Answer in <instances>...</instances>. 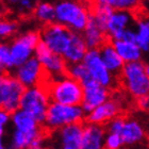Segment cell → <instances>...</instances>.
Segmentation results:
<instances>
[{"label":"cell","instance_id":"7402d4cb","mask_svg":"<svg viewBox=\"0 0 149 149\" xmlns=\"http://www.w3.org/2000/svg\"><path fill=\"white\" fill-rule=\"evenodd\" d=\"M11 116H12L13 124H14L16 129H18V130L34 131L40 127V125L37 123L36 119L29 112L22 109L17 110Z\"/></svg>","mask_w":149,"mask_h":149},{"label":"cell","instance_id":"5bb4252c","mask_svg":"<svg viewBox=\"0 0 149 149\" xmlns=\"http://www.w3.org/2000/svg\"><path fill=\"white\" fill-rule=\"evenodd\" d=\"M44 67L36 56H31L24 64L18 66L16 77L27 87L36 86L40 81Z\"/></svg>","mask_w":149,"mask_h":149},{"label":"cell","instance_id":"2e32d148","mask_svg":"<svg viewBox=\"0 0 149 149\" xmlns=\"http://www.w3.org/2000/svg\"><path fill=\"white\" fill-rule=\"evenodd\" d=\"M107 132L106 126L97 124L84 123L83 135L81 148L99 149L104 146V134Z\"/></svg>","mask_w":149,"mask_h":149},{"label":"cell","instance_id":"4316f807","mask_svg":"<svg viewBox=\"0 0 149 149\" xmlns=\"http://www.w3.org/2000/svg\"><path fill=\"white\" fill-rule=\"evenodd\" d=\"M17 30V24L12 20H2L0 24V34L2 37H10Z\"/></svg>","mask_w":149,"mask_h":149},{"label":"cell","instance_id":"5b68a950","mask_svg":"<svg viewBox=\"0 0 149 149\" xmlns=\"http://www.w3.org/2000/svg\"><path fill=\"white\" fill-rule=\"evenodd\" d=\"M86 113L79 106H67L58 102H50L46 113L45 126L50 130L74 123H84Z\"/></svg>","mask_w":149,"mask_h":149},{"label":"cell","instance_id":"e0dca14e","mask_svg":"<svg viewBox=\"0 0 149 149\" xmlns=\"http://www.w3.org/2000/svg\"><path fill=\"white\" fill-rule=\"evenodd\" d=\"M87 50L88 48L84 40V37L74 31L63 56L65 58L67 63H79L83 61Z\"/></svg>","mask_w":149,"mask_h":149},{"label":"cell","instance_id":"603a6c76","mask_svg":"<svg viewBox=\"0 0 149 149\" xmlns=\"http://www.w3.org/2000/svg\"><path fill=\"white\" fill-rule=\"evenodd\" d=\"M33 16L43 24L56 22V8L48 2H40L35 8Z\"/></svg>","mask_w":149,"mask_h":149},{"label":"cell","instance_id":"44dd1931","mask_svg":"<svg viewBox=\"0 0 149 149\" xmlns=\"http://www.w3.org/2000/svg\"><path fill=\"white\" fill-rule=\"evenodd\" d=\"M2 2L8 11L25 17L33 15L38 4L37 0H2Z\"/></svg>","mask_w":149,"mask_h":149},{"label":"cell","instance_id":"7c38bea8","mask_svg":"<svg viewBox=\"0 0 149 149\" xmlns=\"http://www.w3.org/2000/svg\"><path fill=\"white\" fill-rule=\"evenodd\" d=\"M84 86V100L82 103V108L84 112L88 114L95 108L100 106L106 100L110 98L111 91L108 87L103 86L94 78H91L83 83Z\"/></svg>","mask_w":149,"mask_h":149},{"label":"cell","instance_id":"d6a6232c","mask_svg":"<svg viewBox=\"0 0 149 149\" xmlns=\"http://www.w3.org/2000/svg\"><path fill=\"white\" fill-rule=\"evenodd\" d=\"M144 20H145V22H147V25H148V27H149V17H147V18H145V19H144Z\"/></svg>","mask_w":149,"mask_h":149},{"label":"cell","instance_id":"4dcf8cb0","mask_svg":"<svg viewBox=\"0 0 149 149\" xmlns=\"http://www.w3.org/2000/svg\"><path fill=\"white\" fill-rule=\"evenodd\" d=\"M145 70H146L147 76L149 77V64H145Z\"/></svg>","mask_w":149,"mask_h":149},{"label":"cell","instance_id":"f546056e","mask_svg":"<svg viewBox=\"0 0 149 149\" xmlns=\"http://www.w3.org/2000/svg\"><path fill=\"white\" fill-rule=\"evenodd\" d=\"M9 116H10L9 113H6V112H4V111L0 112V133H1V136H2V134H3L4 126H6V125L8 124V121H9Z\"/></svg>","mask_w":149,"mask_h":149},{"label":"cell","instance_id":"1f68e13d","mask_svg":"<svg viewBox=\"0 0 149 149\" xmlns=\"http://www.w3.org/2000/svg\"><path fill=\"white\" fill-rule=\"evenodd\" d=\"M146 141H147V143H148V145H149V131H148V132H146Z\"/></svg>","mask_w":149,"mask_h":149},{"label":"cell","instance_id":"d6986e66","mask_svg":"<svg viewBox=\"0 0 149 149\" xmlns=\"http://www.w3.org/2000/svg\"><path fill=\"white\" fill-rule=\"evenodd\" d=\"M113 46L118 52V54L121 56V59L125 62H134L140 61L141 59V48L136 43L133 42H125V40H114L112 37Z\"/></svg>","mask_w":149,"mask_h":149},{"label":"cell","instance_id":"ac0fdd59","mask_svg":"<svg viewBox=\"0 0 149 149\" xmlns=\"http://www.w3.org/2000/svg\"><path fill=\"white\" fill-rule=\"evenodd\" d=\"M120 136L123 145H133L146 140V132L136 120L127 118L120 131Z\"/></svg>","mask_w":149,"mask_h":149},{"label":"cell","instance_id":"484cf974","mask_svg":"<svg viewBox=\"0 0 149 149\" xmlns=\"http://www.w3.org/2000/svg\"><path fill=\"white\" fill-rule=\"evenodd\" d=\"M0 64L2 72H9V69L15 67L11 53V47L6 44H2L0 46Z\"/></svg>","mask_w":149,"mask_h":149},{"label":"cell","instance_id":"3957f363","mask_svg":"<svg viewBox=\"0 0 149 149\" xmlns=\"http://www.w3.org/2000/svg\"><path fill=\"white\" fill-rule=\"evenodd\" d=\"M56 22L68 26L74 31H84L88 22V10L83 3L72 0H62L54 6Z\"/></svg>","mask_w":149,"mask_h":149},{"label":"cell","instance_id":"ba28073f","mask_svg":"<svg viewBox=\"0 0 149 149\" xmlns=\"http://www.w3.org/2000/svg\"><path fill=\"white\" fill-rule=\"evenodd\" d=\"M82 62L86 65L94 79L98 81L100 84H102L103 86L108 87L111 92H115L117 88H120L118 80L110 72L106 64L103 63L98 49L87 50Z\"/></svg>","mask_w":149,"mask_h":149},{"label":"cell","instance_id":"83f0119b","mask_svg":"<svg viewBox=\"0 0 149 149\" xmlns=\"http://www.w3.org/2000/svg\"><path fill=\"white\" fill-rule=\"evenodd\" d=\"M123 145L120 134L118 133H109L104 140V147L109 149H117Z\"/></svg>","mask_w":149,"mask_h":149},{"label":"cell","instance_id":"d4e9b609","mask_svg":"<svg viewBox=\"0 0 149 149\" xmlns=\"http://www.w3.org/2000/svg\"><path fill=\"white\" fill-rule=\"evenodd\" d=\"M136 44L143 51H149V27L144 19L137 20Z\"/></svg>","mask_w":149,"mask_h":149},{"label":"cell","instance_id":"6da1fadb","mask_svg":"<svg viewBox=\"0 0 149 149\" xmlns=\"http://www.w3.org/2000/svg\"><path fill=\"white\" fill-rule=\"evenodd\" d=\"M37 87L47 94L50 102H58L67 106H82L83 103V84L69 76L56 79L45 85Z\"/></svg>","mask_w":149,"mask_h":149},{"label":"cell","instance_id":"8fae6325","mask_svg":"<svg viewBox=\"0 0 149 149\" xmlns=\"http://www.w3.org/2000/svg\"><path fill=\"white\" fill-rule=\"evenodd\" d=\"M125 113L126 112H124L123 101L120 100V98L119 97H110L109 99L106 100L97 108H95L91 113L86 114L85 123L107 126L115 117L125 114Z\"/></svg>","mask_w":149,"mask_h":149},{"label":"cell","instance_id":"f1b7e54d","mask_svg":"<svg viewBox=\"0 0 149 149\" xmlns=\"http://www.w3.org/2000/svg\"><path fill=\"white\" fill-rule=\"evenodd\" d=\"M133 106L140 111L149 112V94L134 98Z\"/></svg>","mask_w":149,"mask_h":149},{"label":"cell","instance_id":"8992f818","mask_svg":"<svg viewBox=\"0 0 149 149\" xmlns=\"http://www.w3.org/2000/svg\"><path fill=\"white\" fill-rule=\"evenodd\" d=\"M74 30L58 22L44 24L40 30V40L53 52L63 56L68 47Z\"/></svg>","mask_w":149,"mask_h":149},{"label":"cell","instance_id":"9c48e42d","mask_svg":"<svg viewBox=\"0 0 149 149\" xmlns=\"http://www.w3.org/2000/svg\"><path fill=\"white\" fill-rule=\"evenodd\" d=\"M35 54H36L35 56L42 63V65L51 74L53 80L67 76L66 74L67 61L65 58L61 54L53 52L42 40L35 48Z\"/></svg>","mask_w":149,"mask_h":149},{"label":"cell","instance_id":"ffe728a7","mask_svg":"<svg viewBox=\"0 0 149 149\" xmlns=\"http://www.w3.org/2000/svg\"><path fill=\"white\" fill-rule=\"evenodd\" d=\"M133 15L131 11L126 10H114L110 15L107 24L108 33L110 35H113L117 31H120L123 29L127 28L128 24L130 22V19H132Z\"/></svg>","mask_w":149,"mask_h":149},{"label":"cell","instance_id":"4fadbf2b","mask_svg":"<svg viewBox=\"0 0 149 149\" xmlns=\"http://www.w3.org/2000/svg\"><path fill=\"white\" fill-rule=\"evenodd\" d=\"M85 123V121H84ZM84 123H74L53 130L56 133L59 145L64 149H80L82 144Z\"/></svg>","mask_w":149,"mask_h":149},{"label":"cell","instance_id":"277c9868","mask_svg":"<svg viewBox=\"0 0 149 149\" xmlns=\"http://www.w3.org/2000/svg\"><path fill=\"white\" fill-rule=\"evenodd\" d=\"M27 86L9 72H2L0 79V107L1 111L12 115L20 109V100Z\"/></svg>","mask_w":149,"mask_h":149},{"label":"cell","instance_id":"cb8c5ba5","mask_svg":"<svg viewBox=\"0 0 149 149\" xmlns=\"http://www.w3.org/2000/svg\"><path fill=\"white\" fill-rule=\"evenodd\" d=\"M93 1L107 4L114 10H126V11H132L142 3L141 0H93Z\"/></svg>","mask_w":149,"mask_h":149},{"label":"cell","instance_id":"52a82bcc","mask_svg":"<svg viewBox=\"0 0 149 149\" xmlns=\"http://www.w3.org/2000/svg\"><path fill=\"white\" fill-rule=\"evenodd\" d=\"M49 104V97L37 86L27 87L20 100V109L29 112L40 125H45L46 113Z\"/></svg>","mask_w":149,"mask_h":149},{"label":"cell","instance_id":"7a4b0ae2","mask_svg":"<svg viewBox=\"0 0 149 149\" xmlns=\"http://www.w3.org/2000/svg\"><path fill=\"white\" fill-rule=\"evenodd\" d=\"M119 85L133 98L149 94V77L145 70V64L141 61L126 63L119 78Z\"/></svg>","mask_w":149,"mask_h":149},{"label":"cell","instance_id":"30bf717a","mask_svg":"<svg viewBox=\"0 0 149 149\" xmlns=\"http://www.w3.org/2000/svg\"><path fill=\"white\" fill-rule=\"evenodd\" d=\"M40 42V31H29L13 40L11 45V53L15 67L20 66L31 58L32 51L35 50Z\"/></svg>","mask_w":149,"mask_h":149},{"label":"cell","instance_id":"9a60e30c","mask_svg":"<svg viewBox=\"0 0 149 149\" xmlns=\"http://www.w3.org/2000/svg\"><path fill=\"white\" fill-rule=\"evenodd\" d=\"M98 50H99L100 56H101V59H102L103 63L106 64V66L108 67L110 72L119 82V78H120L121 74H123V70H124L126 62L121 59V56L118 54V52L116 51L114 46H113L112 36H110L109 40H107L106 43L103 44Z\"/></svg>","mask_w":149,"mask_h":149}]
</instances>
